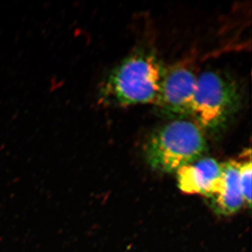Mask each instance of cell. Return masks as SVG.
<instances>
[{
	"label": "cell",
	"instance_id": "1",
	"mask_svg": "<svg viewBox=\"0 0 252 252\" xmlns=\"http://www.w3.org/2000/svg\"><path fill=\"white\" fill-rule=\"evenodd\" d=\"M163 71L154 55L138 53L109 73L99 89V100L107 105H157Z\"/></svg>",
	"mask_w": 252,
	"mask_h": 252
},
{
	"label": "cell",
	"instance_id": "2",
	"mask_svg": "<svg viewBox=\"0 0 252 252\" xmlns=\"http://www.w3.org/2000/svg\"><path fill=\"white\" fill-rule=\"evenodd\" d=\"M207 141L196 123L176 120L158 129L144 146L146 159L154 170L171 173L198 160Z\"/></svg>",
	"mask_w": 252,
	"mask_h": 252
},
{
	"label": "cell",
	"instance_id": "3",
	"mask_svg": "<svg viewBox=\"0 0 252 252\" xmlns=\"http://www.w3.org/2000/svg\"><path fill=\"white\" fill-rule=\"evenodd\" d=\"M235 101V89L223 76L205 71L197 77L190 114L201 127H217L224 121Z\"/></svg>",
	"mask_w": 252,
	"mask_h": 252
},
{
	"label": "cell",
	"instance_id": "4",
	"mask_svg": "<svg viewBox=\"0 0 252 252\" xmlns=\"http://www.w3.org/2000/svg\"><path fill=\"white\" fill-rule=\"evenodd\" d=\"M198 75L185 65L164 73L157 105L176 114H190Z\"/></svg>",
	"mask_w": 252,
	"mask_h": 252
},
{
	"label": "cell",
	"instance_id": "5",
	"mask_svg": "<svg viewBox=\"0 0 252 252\" xmlns=\"http://www.w3.org/2000/svg\"><path fill=\"white\" fill-rule=\"evenodd\" d=\"M176 172L181 191L200 194L207 198L217 193L221 182V163L212 158L198 159Z\"/></svg>",
	"mask_w": 252,
	"mask_h": 252
},
{
	"label": "cell",
	"instance_id": "6",
	"mask_svg": "<svg viewBox=\"0 0 252 252\" xmlns=\"http://www.w3.org/2000/svg\"><path fill=\"white\" fill-rule=\"evenodd\" d=\"M221 167L220 188L215 195L208 199L217 214L229 216L236 213L245 205L239 181V162L229 160L221 163Z\"/></svg>",
	"mask_w": 252,
	"mask_h": 252
},
{
	"label": "cell",
	"instance_id": "7",
	"mask_svg": "<svg viewBox=\"0 0 252 252\" xmlns=\"http://www.w3.org/2000/svg\"><path fill=\"white\" fill-rule=\"evenodd\" d=\"M252 160L239 162V181L245 205L252 207Z\"/></svg>",
	"mask_w": 252,
	"mask_h": 252
}]
</instances>
